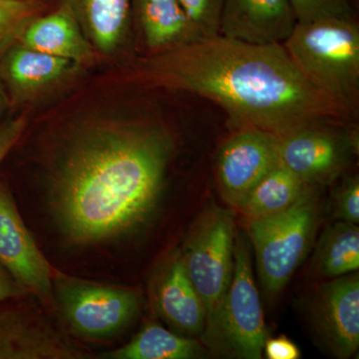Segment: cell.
Wrapping results in <instances>:
<instances>
[{
	"instance_id": "obj_7",
	"label": "cell",
	"mask_w": 359,
	"mask_h": 359,
	"mask_svg": "<svg viewBox=\"0 0 359 359\" xmlns=\"http://www.w3.org/2000/svg\"><path fill=\"white\" fill-rule=\"evenodd\" d=\"M348 122L323 120L278 135V165L309 185L332 183L358 154V132Z\"/></svg>"
},
{
	"instance_id": "obj_19",
	"label": "cell",
	"mask_w": 359,
	"mask_h": 359,
	"mask_svg": "<svg viewBox=\"0 0 359 359\" xmlns=\"http://www.w3.org/2000/svg\"><path fill=\"white\" fill-rule=\"evenodd\" d=\"M359 269V228L358 224L339 221L328 224L321 233L311 271L316 278H335Z\"/></svg>"
},
{
	"instance_id": "obj_15",
	"label": "cell",
	"mask_w": 359,
	"mask_h": 359,
	"mask_svg": "<svg viewBox=\"0 0 359 359\" xmlns=\"http://www.w3.org/2000/svg\"><path fill=\"white\" fill-rule=\"evenodd\" d=\"M67 9L96 54L114 56L128 44L132 27L131 0H58Z\"/></svg>"
},
{
	"instance_id": "obj_9",
	"label": "cell",
	"mask_w": 359,
	"mask_h": 359,
	"mask_svg": "<svg viewBox=\"0 0 359 359\" xmlns=\"http://www.w3.org/2000/svg\"><path fill=\"white\" fill-rule=\"evenodd\" d=\"M280 136L257 128L236 129L219 147L216 176L222 199L238 211L255 187L278 166Z\"/></svg>"
},
{
	"instance_id": "obj_2",
	"label": "cell",
	"mask_w": 359,
	"mask_h": 359,
	"mask_svg": "<svg viewBox=\"0 0 359 359\" xmlns=\"http://www.w3.org/2000/svg\"><path fill=\"white\" fill-rule=\"evenodd\" d=\"M136 73L151 86L216 103L235 129L283 135L323 120L354 121L306 81L283 43H249L219 34L149 55Z\"/></svg>"
},
{
	"instance_id": "obj_20",
	"label": "cell",
	"mask_w": 359,
	"mask_h": 359,
	"mask_svg": "<svg viewBox=\"0 0 359 359\" xmlns=\"http://www.w3.org/2000/svg\"><path fill=\"white\" fill-rule=\"evenodd\" d=\"M314 188L282 166H276L250 192L237 212L245 223L285 211Z\"/></svg>"
},
{
	"instance_id": "obj_14",
	"label": "cell",
	"mask_w": 359,
	"mask_h": 359,
	"mask_svg": "<svg viewBox=\"0 0 359 359\" xmlns=\"http://www.w3.org/2000/svg\"><path fill=\"white\" fill-rule=\"evenodd\" d=\"M295 25L290 0H224L219 35L249 43H283Z\"/></svg>"
},
{
	"instance_id": "obj_17",
	"label": "cell",
	"mask_w": 359,
	"mask_h": 359,
	"mask_svg": "<svg viewBox=\"0 0 359 359\" xmlns=\"http://www.w3.org/2000/svg\"><path fill=\"white\" fill-rule=\"evenodd\" d=\"M132 25L149 55L200 40L179 0H131Z\"/></svg>"
},
{
	"instance_id": "obj_27",
	"label": "cell",
	"mask_w": 359,
	"mask_h": 359,
	"mask_svg": "<svg viewBox=\"0 0 359 359\" xmlns=\"http://www.w3.org/2000/svg\"><path fill=\"white\" fill-rule=\"evenodd\" d=\"M264 353L269 359H299L301 351L292 340L285 337L266 340Z\"/></svg>"
},
{
	"instance_id": "obj_21",
	"label": "cell",
	"mask_w": 359,
	"mask_h": 359,
	"mask_svg": "<svg viewBox=\"0 0 359 359\" xmlns=\"http://www.w3.org/2000/svg\"><path fill=\"white\" fill-rule=\"evenodd\" d=\"M210 354L202 342L147 325L124 346L104 354L111 359H194Z\"/></svg>"
},
{
	"instance_id": "obj_3",
	"label": "cell",
	"mask_w": 359,
	"mask_h": 359,
	"mask_svg": "<svg viewBox=\"0 0 359 359\" xmlns=\"http://www.w3.org/2000/svg\"><path fill=\"white\" fill-rule=\"evenodd\" d=\"M283 45L306 81L355 119L359 109L356 18L297 23Z\"/></svg>"
},
{
	"instance_id": "obj_12",
	"label": "cell",
	"mask_w": 359,
	"mask_h": 359,
	"mask_svg": "<svg viewBox=\"0 0 359 359\" xmlns=\"http://www.w3.org/2000/svg\"><path fill=\"white\" fill-rule=\"evenodd\" d=\"M0 80L9 102H34L70 81L81 66L34 50L16 40L2 48Z\"/></svg>"
},
{
	"instance_id": "obj_10",
	"label": "cell",
	"mask_w": 359,
	"mask_h": 359,
	"mask_svg": "<svg viewBox=\"0 0 359 359\" xmlns=\"http://www.w3.org/2000/svg\"><path fill=\"white\" fill-rule=\"evenodd\" d=\"M309 323L334 358H351L359 347L358 271L320 283L311 294Z\"/></svg>"
},
{
	"instance_id": "obj_1",
	"label": "cell",
	"mask_w": 359,
	"mask_h": 359,
	"mask_svg": "<svg viewBox=\"0 0 359 359\" xmlns=\"http://www.w3.org/2000/svg\"><path fill=\"white\" fill-rule=\"evenodd\" d=\"M173 148L164 130L137 122L100 120L73 132L48 177L66 240L98 244L138 228L158 204Z\"/></svg>"
},
{
	"instance_id": "obj_29",
	"label": "cell",
	"mask_w": 359,
	"mask_h": 359,
	"mask_svg": "<svg viewBox=\"0 0 359 359\" xmlns=\"http://www.w3.org/2000/svg\"><path fill=\"white\" fill-rule=\"evenodd\" d=\"M8 96H7L6 88H4V84H2L1 80H0V113L4 112V109L8 106Z\"/></svg>"
},
{
	"instance_id": "obj_24",
	"label": "cell",
	"mask_w": 359,
	"mask_h": 359,
	"mask_svg": "<svg viewBox=\"0 0 359 359\" xmlns=\"http://www.w3.org/2000/svg\"><path fill=\"white\" fill-rule=\"evenodd\" d=\"M192 23L198 39H205L219 34V25L224 0H179Z\"/></svg>"
},
{
	"instance_id": "obj_25",
	"label": "cell",
	"mask_w": 359,
	"mask_h": 359,
	"mask_svg": "<svg viewBox=\"0 0 359 359\" xmlns=\"http://www.w3.org/2000/svg\"><path fill=\"white\" fill-rule=\"evenodd\" d=\"M334 216L339 221L359 223V178L351 175L342 181L334 197Z\"/></svg>"
},
{
	"instance_id": "obj_13",
	"label": "cell",
	"mask_w": 359,
	"mask_h": 359,
	"mask_svg": "<svg viewBox=\"0 0 359 359\" xmlns=\"http://www.w3.org/2000/svg\"><path fill=\"white\" fill-rule=\"evenodd\" d=\"M85 355L37 314L0 313V359H80Z\"/></svg>"
},
{
	"instance_id": "obj_4",
	"label": "cell",
	"mask_w": 359,
	"mask_h": 359,
	"mask_svg": "<svg viewBox=\"0 0 359 359\" xmlns=\"http://www.w3.org/2000/svg\"><path fill=\"white\" fill-rule=\"evenodd\" d=\"M200 337L208 351L215 355L263 358L269 330L255 283L252 247L247 233L236 235L230 285Z\"/></svg>"
},
{
	"instance_id": "obj_18",
	"label": "cell",
	"mask_w": 359,
	"mask_h": 359,
	"mask_svg": "<svg viewBox=\"0 0 359 359\" xmlns=\"http://www.w3.org/2000/svg\"><path fill=\"white\" fill-rule=\"evenodd\" d=\"M157 306L163 318L183 334L201 337L205 325V309L187 275L181 256L168 269L157 290Z\"/></svg>"
},
{
	"instance_id": "obj_23",
	"label": "cell",
	"mask_w": 359,
	"mask_h": 359,
	"mask_svg": "<svg viewBox=\"0 0 359 359\" xmlns=\"http://www.w3.org/2000/svg\"><path fill=\"white\" fill-rule=\"evenodd\" d=\"M40 11L41 4L37 0H0V48L13 41L25 23Z\"/></svg>"
},
{
	"instance_id": "obj_5",
	"label": "cell",
	"mask_w": 359,
	"mask_h": 359,
	"mask_svg": "<svg viewBox=\"0 0 359 359\" xmlns=\"http://www.w3.org/2000/svg\"><path fill=\"white\" fill-rule=\"evenodd\" d=\"M318 215L313 189L285 211L247 222L257 276L266 294H280L308 256Z\"/></svg>"
},
{
	"instance_id": "obj_11",
	"label": "cell",
	"mask_w": 359,
	"mask_h": 359,
	"mask_svg": "<svg viewBox=\"0 0 359 359\" xmlns=\"http://www.w3.org/2000/svg\"><path fill=\"white\" fill-rule=\"evenodd\" d=\"M0 264L25 292L54 299L50 264L26 228L11 194L0 184Z\"/></svg>"
},
{
	"instance_id": "obj_26",
	"label": "cell",
	"mask_w": 359,
	"mask_h": 359,
	"mask_svg": "<svg viewBox=\"0 0 359 359\" xmlns=\"http://www.w3.org/2000/svg\"><path fill=\"white\" fill-rule=\"evenodd\" d=\"M27 126L25 116L11 118L0 124V164L20 140Z\"/></svg>"
},
{
	"instance_id": "obj_16",
	"label": "cell",
	"mask_w": 359,
	"mask_h": 359,
	"mask_svg": "<svg viewBox=\"0 0 359 359\" xmlns=\"http://www.w3.org/2000/svg\"><path fill=\"white\" fill-rule=\"evenodd\" d=\"M14 40L34 50L68 59L81 67L91 65L96 58L95 50L76 20L62 6L32 18Z\"/></svg>"
},
{
	"instance_id": "obj_22",
	"label": "cell",
	"mask_w": 359,
	"mask_h": 359,
	"mask_svg": "<svg viewBox=\"0 0 359 359\" xmlns=\"http://www.w3.org/2000/svg\"><path fill=\"white\" fill-rule=\"evenodd\" d=\"M297 23L356 18L353 0H290Z\"/></svg>"
},
{
	"instance_id": "obj_6",
	"label": "cell",
	"mask_w": 359,
	"mask_h": 359,
	"mask_svg": "<svg viewBox=\"0 0 359 359\" xmlns=\"http://www.w3.org/2000/svg\"><path fill=\"white\" fill-rule=\"evenodd\" d=\"M236 221L233 212L211 205L195 222L180 255L205 309V325L218 309L233 269Z\"/></svg>"
},
{
	"instance_id": "obj_28",
	"label": "cell",
	"mask_w": 359,
	"mask_h": 359,
	"mask_svg": "<svg viewBox=\"0 0 359 359\" xmlns=\"http://www.w3.org/2000/svg\"><path fill=\"white\" fill-rule=\"evenodd\" d=\"M25 290L13 280L6 269L0 264V302L21 297Z\"/></svg>"
},
{
	"instance_id": "obj_8",
	"label": "cell",
	"mask_w": 359,
	"mask_h": 359,
	"mask_svg": "<svg viewBox=\"0 0 359 359\" xmlns=\"http://www.w3.org/2000/svg\"><path fill=\"white\" fill-rule=\"evenodd\" d=\"M53 292L65 320L80 337L105 339L128 327L141 308L140 295L123 287L55 276Z\"/></svg>"
}]
</instances>
